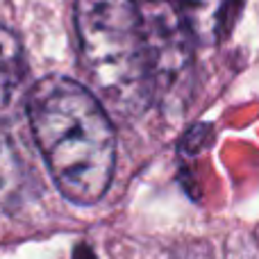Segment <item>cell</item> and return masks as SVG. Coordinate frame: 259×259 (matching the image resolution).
I'll use <instances>...</instances> for the list:
<instances>
[{
    "mask_svg": "<svg viewBox=\"0 0 259 259\" xmlns=\"http://www.w3.org/2000/svg\"><path fill=\"white\" fill-rule=\"evenodd\" d=\"M232 3V14L237 16V12H239V7H241V0H230Z\"/></svg>",
    "mask_w": 259,
    "mask_h": 259,
    "instance_id": "obj_6",
    "label": "cell"
},
{
    "mask_svg": "<svg viewBox=\"0 0 259 259\" xmlns=\"http://www.w3.org/2000/svg\"><path fill=\"white\" fill-rule=\"evenodd\" d=\"M25 107L57 189L75 205L98 202L116 161L114 127L98 98L75 80L50 75L32 87Z\"/></svg>",
    "mask_w": 259,
    "mask_h": 259,
    "instance_id": "obj_1",
    "label": "cell"
},
{
    "mask_svg": "<svg viewBox=\"0 0 259 259\" xmlns=\"http://www.w3.org/2000/svg\"><path fill=\"white\" fill-rule=\"evenodd\" d=\"M187 21L191 36L200 44H214L234 21L230 0H175Z\"/></svg>",
    "mask_w": 259,
    "mask_h": 259,
    "instance_id": "obj_5",
    "label": "cell"
},
{
    "mask_svg": "<svg viewBox=\"0 0 259 259\" xmlns=\"http://www.w3.org/2000/svg\"><path fill=\"white\" fill-rule=\"evenodd\" d=\"M82 64L100 98L121 114H139L152 98L134 0H77Z\"/></svg>",
    "mask_w": 259,
    "mask_h": 259,
    "instance_id": "obj_2",
    "label": "cell"
},
{
    "mask_svg": "<svg viewBox=\"0 0 259 259\" xmlns=\"http://www.w3.org/2000/svg\"><path fill=\"white\" fill-rule=\"evenodd\" d=\"M155 91L170 94L191 66V30L175 0H134Z\"/></svg>",
    "mask_w": 259,
    "mask_h": 259,
    "instance_id": "obj_3",
    "label": "cell"
},
{
    "mask_svg": "<svg viewBox=\"0 0 259 259\" xmlns=\"http://www.w3.org/2000/svg\"><path fill=\"white\" fill-rule=\"evenodd\" d=\"M25 57L21 41L0 25V123H7L25 103Z\"/></svg>",
    "mask_w": 259,
    "mask_h": 259,
    "instance_id": "obj_4",
    "label": "cell"
}]
</instances>
